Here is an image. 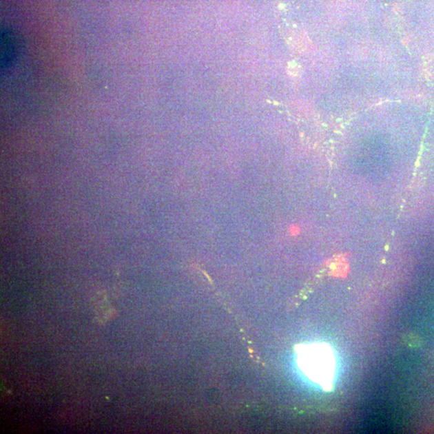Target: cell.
<instances>
[{
	"label": "cell",
	"mask_w": 434,
	"mask_h": 434,
	"mask_svg": "<svg viewBox=\"0 0 434 434\" xmlns=\"http://www.w3.org/2000/svg\"><path fill=\"white\" fill-rule=\"evenodd\" d=\"M299 369L323 390L331 391L335 373L334 352L326 342L299 344L296 347Z\"/></svg>",
	"instance_id": "obj_1"
},
{
	"label": "cell",
	"mask_w": 434,
	"mask_h": 434,
	"mask_svg": "<svg viewBox=\"0 0 434 434\" xmlns=\"http://www.w3.org/2000/svg\"><path fill=\"white\" fill-rule=\"evenodd\" d=\"M18 52L17 38L9 29H3L1 33V67L6 70L16 60Z\"/></svg>",
	"instance_id": "obj_2"
},
{
	"label": "cell",
	"mask_w": 434,
	"mask_h": 434,
	"mask_svg": "<svg viewBox=\"0 0 434 434\" xmlns=\"http://www.w3.org/2000/svg\"><path fill=\"white\" fill-rule=\"evenodd\" d=\"M289 233H291L292 236H297L300 233V228H299L298 225H292L291 228L289 229Z\"/></svg>",
	"instance_id": "obj_3"
}]
</instances>
